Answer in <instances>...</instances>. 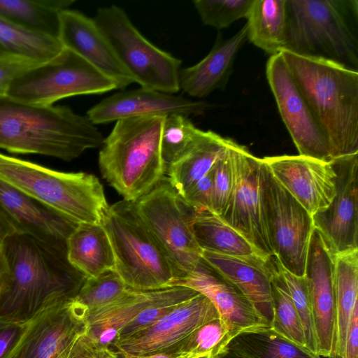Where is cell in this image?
Listing matches in <instances>:
<instances>
[{"mask_svg":"<svg viewBox=\"0 0 358 358\" xmlns=\"http://www.w3.org/2000/svg\"><path fill=\"white\" fill-rule=\"evenodd\" d=\"M85 279L69 262L67 243L15 232L0 248V319L28 322L74 299Z\"/></svg>","mask_w":358,"mask_h":358,"instance_id":"1","label":"cell"},{"mask_svg":"<svg viewBox=\"0 0 358 358\" xmlns=\"http://www.w3.org/2000/svg\"><path fill=\"white\" fill-rule=\"evenodd\" d=\"M101 132L67 106L29 103L0 96V148L71 161L101 146Z\"/></svg>","mask_w":358,"mask_h":358,"instance_id":"2","label":"cell"},{"mask_svg":"<svg viewBox=\"0 0 358 358\" xmlns=\"http://www.w3.org/2000/svg\"><path fill=\"white\" fill-rule=\"evenodd\" d=\"M323 132L332 160L358 153V71L339 63L281 52Z\"/></svg>","mask_w":358,"mask_h":358,"instance_id":"3","label":"cell"},{"mask_svg":"<svg viewBox=\"0 0 358 358\" xmlns=\"http://www.w3.org/2000/svg\"><path fill=\"white\" fill-rule=\"evenodd\" d=\"M165 117L116 121L99 154L102 177L124 200L135 201L166 174L161 154Z\"/></svg>","mask_w":358,"mask_h":358,"instance_id":"4","label":"cell"},{"mask_svg":"<svg viewBox=\"0 0 358 358\" xmlns=\"http://www.w3.org/2000/svg\"><path fill=\"white\" fill-rule=\"evenodd\" d=\"M283 50L358 71V1L287 0Z\"/></svg>","mask_w":358,"mask_h":358,"instance_id":"5","label":"cell"},{"mask_svg":"<svg viewBox=\"0 0 358 358\" xmlns=\"http://www.w3.org/2000/svg\"><path fill=\"white\" fill-rule=\"evenodd\" d=\"M0 179L78 224H101L109 206L92 174L59 171L0 152Z\"/></svg>","mask_w":358,"mask_h":358,"instance_id":"6","label":"cell"},{"mask_svg":"<svg viewBox=\"0 0 358 358\" xmlns=\"http://www.w3.org/2000/svg\"><path fill=\"white\" fill-rule=\"evenodd\" d=\"M101 224L112 246L115 271L128 287L150 290L170 287L175 278L172 266L135 201L123 199L109 206Z\"/></svg>","mask_w":358,"mask_h":358,"instance_id":"7","label":"cell"},{"mask_svg":"<svg viewBox=\"0 0 358 358\" xmlns=\"http://www.w3.org/2000/svg\"><path fill=\"white\" fill-rule=\"evenodd\" d=\"M93 20L135 83L169 94L180 90L181 60L147 40L122 8H100Z\"/></svg>","mask_w":358,"mask_h":358,"instance_id":"8","label":"cell"},{"mask_svg":"<svg viewBox=\"0 0 358 358\" xmlns=\"http://www.w3.org/2000/svg\"><path fill=\"white\" fill-rule=\"evenodd\" d=\"M135 203L140 216L169 260L175 275L173 282L186 276L202 258L203 251L193 232L196 210L166 176Z\"/></svg>","mask_w":358,"mask_h":358,"instance_id":"9","label":"cell"},{"mask_svg":"<svg viewBox=\"0 0 358 358\" xmlns=\"http://www.w3.org/2000/svg\"><path fill=\"white\" fill-rule=\"evenodd\" d=\"M117 89L114 82L69 49L36 64L12 83L7 96L20 101L51 106L69 96Z\"/></svg>","mask_w":358,"mask_h":358,"instance_id":"10","label":"cell"},{"mask_svg":"<svg viewBox=\"0 0 358 358\" xmlns=\"http://www.w3.org/2000/svg\"><path fill=\"white\" fill-rule=\"evenodd\" d=\"M263 201L273 255L284 268L303 276L310 239L315 228L312 215L279 184L266 165Z\"/></svg>","mask_w":358,"mask_h":358,"instance_id":"11","label":"cell"},{"mask_svg":"<svg viewBox=\"0 0 358 358\" xmlns=\"http://www.w3.org/2000/svg\"><path fill=\"white\" fill-rule=\"evenodd\" d=\"M233 185L219 215L265 258L273 255L264 215L263 185L266 164L246 147L236 143L231 148Z\"/></svg>","mask_w":358,"mask_h":358,"instance_id":"12","label":"cell"},{"mask_svg":"<svg viewBox=\"0 0 358 358\" xmlns=\"http://www.w3.org/2000/svg\"><path fill=\"white\" fill-rule=\"evenodd\" d=\"M266 75L281 118L299 155L331 162L329 145L281 52L269 57Z\"/></svg>","mask_w":358,"mask_h":358,"instance_id":"13","label":"cell"},{"mask_svg":"<svg viewBox=\"0 0 358 358\" xmlns=\"http://www.w3.org/2000/svg\"><path fill=\"white\" fill-rule=\"evenodd\" d=\"M335 256L323 236L314 228L303 276L312 306L317 354L328 358H337Z\"/></svg>","mask_w":358,"mask_h":358,"instance_id":"14","label":"cell"},{"mask_svg":"<svg viewBox=\"0 0 358 358\" xmlns=\"http://www.w3.org/2000/svg\"><path fill=\"white\" fill-rule=\"evenodd\" d=\"M87 309L73 299L35 316L6 358H60L87 331Z\"/></svg>","mask_w":358,"mask_h":358,"instance_id":"15","label":"cell"},{"mask_svg":"<svg viewBox=\"0 0 358 358\" xmlns=\"http://www.w3.org/2000/svg\"><path fill=\"white\" fill-rule=\"evenodd\" d=\"M218 317L213 303L199 294L150 327L116 342L111 348L119 355L132 356L171 353L195 329Z\"/></svg>","mask_w":358,"mask_h":358,"instance_id":"16","label":"cell"},{"mask_svg":"<svg viewBox=\"0 0 358 358\" xmlns=\"http://www.w3.org/2000/svg\"><path fill=\"white\" fill-rule=\"evenodd\" d=\"M337 176L336 194L324 210L314 214V227L335 255L358 249V153L331 162Z\"/></svg>","mask_w":358,"mask_h":358,"instance_id":"17","label":"cell"},{"mask_svg":"<svg viewBox=\"0 0 358 358\" xmlns=\"http://www.w3.org/2000/svg\"><path fill=\"white\" fill-rule=\"evenodd\" d=\"M273 178L312 216L325 209L336 189V173L331 162L301 155L262 158Z\"/></svg>","mask_w":358,"mask_h":358,"instance_id":"18","label":"cell"},{"mask_svg":"<svg viewBox=\"0 0 358 358\" xmlns=\"http://www.w3.org/2000/svg\"><path fill=\"white\" fill-rule=\"evenodd\" d=\"M210 105L182 96L140 87L122 90L102 99L87 112L94 124L122 119L180 114L187 117L203 115Z\"/></svg>","mask_w":358,"mask_h":358,"instance_id":"19","label":"cell"},{"mask_svg":"<svg viewBox=\"0 0 358 358\" xmlns=\"http://www.w3.org/2000/svg\"><path fill=\"white\" fill-rule=\"evenodd\" d=\"M171 286L189 287L206 296L234 336L244 330L271 327L241 291L203 258Z\"/></svg>","mask_w":358,"mask_h":358,"instance_id":"20","label":"cell"},{"mask_svg":"<svg viewBox=\"0 0 358 358\" xmlns=\"http://www.w3.org/2000/svg\"><path fill=\"white\" fill-rule=\"evenodd\" d=\"M199 294L182 286L150 290L129 288L113 302L87 312L85 334L97 343L112 348L120 331L143 310L169 300H189Z\"/></svg>","mask_w":358,"mask_h":358,"instance_id":"21","label":"cell"},{"mask_svg":"<svg viewBox=\"0 0 358 358\" xmlns=\"http://www.w3.org/2000/svg\"><path fill=\"white\" fill-rule=\"evenodd\" d=\"M58 38L64 48L111 79L117 89L123 90L135 83L93 19L77 10H64L59 15Z\"/></svg>","mask_w":358,"mask_h":358,"instance_id":"22","label":"cell"},{"mask_svg":"<svg viewBox=\"0 0 358 358\" xmlns=\"http://www.w3.org/2000/svg\"><path fill=\"white\" fill-rule=\"evenodd\" d=\"M0 215L15 232L66 243L78 224L0 179Z\"/></svg>","mask_w":358,"mask_h":358,"instance_id":"23","label":"cell"},{"mask_svg":"<svg viewBox=\"0 0 358 358\" xmlns=\"http://www.w3.org/2000/svg\"><path fill=\"white\" fill-rule=\"evenodd\" d=\"M247 40V24L229 38L222 39L219 34L213 48L203 59L180 70V90L196 98H203L217 90H224L232 72L235 58Z\"/></svg>","mask_w":358,"mask_h":358,"instance_id":"24","label":"cell"},{"mask_svg":"<svg viewBox=\"0 0 358 358\" xmlns=\"http://www.w3.org/2000/svg\"><path fill=\"white\" fill-rule=\"evenodd\" d=\"M202 258L236 285L271 324L273 318L268 259H245L203 251Z\"/></svg>","mask_w":358,"mask_h":358,"instance_id":"25","label":"cell"},{"mask_svg":"<svg viewBox=\"0 0 358 358\" xmlns=\"http://www.w3.org/2000/svg\"><path fill=\"white\" fill-rule=\"evenodd\" d=\"M233 141L214 131L201 130L192 144L166 171L173 188L182 196L211 170Z\"/></svg>","mask_w":358,"mask_h":358,"instance_id":"26","label":"cell"},{"mask_svg":"<svg viewBox=\"0 0 358 358\" xmlns=\"http://www.w3.org/2000/svg\"><path fill=\"white\" fill-rule=\"evenodd\" d=\"M67 257L86 278L115 270L112 246L101 224H78L68 238Z\"/></svg>","mask_w":358,"mask_h":358,"instance_id":"27","label":"cell"},{"mask_svg":"<svg viewBox=\"0 0 358 358\" xmlns=\"http://www.w3.org/2000/svg\"><path fill=\"white\" fill-rule=\"evenodd\" d=\"M193 232L202 251L245 259H268L212 210H196Z\"/></svg>","mask_w":358,"mask_h":358,"instance_id":"28","label":"cell"},{"mask_svg":"<svg viewBox=\"0 0 358 358\" xmlns=\"http://www.w3.org/2000/svg\"><path fill=\"white\" fill-rule=\"evenodd\" d=\"M224 350L242 358H321L271 327L242 331L229 341Z\"/></svg>","mask_w":358,"mask_h":358,"instance_id":"29","label":"cell"},{"mask_svg":"<svg viewBox=\"0 0 358 358\" xmlns=\"http://www.w3.org/2000/svg\"><path fill=\"white\" fill-rule=\"evenodd\" d=\"M246 18L251 43L271 56L284 50L287 0H253Z\"/></svg>","mask_w":358,"mask_h":358,"instance_id":"30","label":"cell"},{"mask_svg":"<svg viewBox=\"0 0 358 358\" xmlns=\"http://www.w3.org/2000/svg\"><path fill=\"white\" fill-rule=\"evenodd\" d=\"M64 48L58 38L36 31L0 17V57L47 62Z\"/></svg>","mask_w":358,"mask_h":358,"instance_id":"31","label":"cell"},{"mask_svg":"<svg viewBox=\"0 0 358 358\" xmlns=\"http://www.w3.org/2000/svg\"><path fill=\"white\" fill-rule=\"evenodd\" d=\"M337 358H342L350 317L358 306V249L335 256Z\"/></svg>","mask_w":358,"mask_h":358,"instance_id":"32","label":"cell"},{"mask_svg":"<svg viewBox=\"0 0 358 358\" xmlns=\"http://www.w3.org/2000/svg\"><path fill=\"white\" fill-rule=\"evenodd\" d=\"M73 0H0V17L58 38L59 15Z\"/></svg>","mask_w":358,"mask_h":358,"instance_id":"33","label":"cell"},{"mask_svg":"<svg viewBox=\"0 0 358 358\" xmlns=\"http://www.w3.org/2000/svg\"><path fill=\"white\" fill-rule=\"evenodd\" d=\"M268 262L271 271L273 318L271 327L287 339L306 348L303 329L279 270L277 259L274 255L271 256Z\"/></svg>","mask_w":358,"mask_h":358,"instance_id":"34","label":"cell"},{"mask_svg":"<svg viewBox=\"0 0 358 358\" xmlns=\"http://www.w3.org/2000/svg\"><path fill=\"white\" fill-rule=\"evenodd\" d=\"M234 336L228 325L218 317L195 329L176 346L173 352L215 358L224 350Z\"/></svg>","mask_w":358,"mask_h":358,"instance_id":"35","label":"cell"},{"mask_svg":"<svg viewBox=\"0 0 358 358\" xmlns=\"http://www.w3.org/2000/svg\"><path fill=\"white\" fill-rule=\"evenodd\" d=\"M201 130L188 117L173 114L165 117L161 134V154L166 171L192 144Z\"/></svg>","mask_w":358,"mask_h":358,"instance_id":"36","label":"cell"},{"mask_svg":"<svg viewBox=\"0 0 358 358\" xmlns=\"http://www.w3.org/2000/svg\"><path fill=\"white\" fill-rule=\"evenodd\" d=\"M129 288L115 270H110L87 278L74 299L88 312L113 302Z\"/></svg>","mask_w":358,"mask_h":358,"instance_id":"37","label":"cell"},{"mask_svg":"<svg viewBox=\"0 0 358 358\" xmlns=\"http://www.w3.org/2000/svg\"><path fill=\"white\" fill-rule=\"evenodd\" d=\"M277 263L299 317L303 329L306 348L311 352L317 354L313 310L306 279L304 276L296 275L284 268L278 259Z\"/></svg>","mask_w":358,"mask_h":358,"instance_id":"38","label":"cell"},{"mask_svg":"<svg viewBox=\"0 0 358 358\" xmlns=\"http://www.w3.org/2000/svg\"><path fill=\"white\" fill-rule=\"evenodd\" d=\"M253 0H195L193 1L203 24L225 29L246 18Z\"/></svg>","mask_w":358,"mask_h":358,"instance_id":"39","label":"cell"},{"mask_svg":"<svg viewBox=\"0 0 358 358\" xmlns=\"http://www.w3.org/2000/svg\"><path fill=\"white\" fill-rule=\"evenodd\" d=\"M215 164L213 171V211L220 215L230 195L233 185L231 146Z\"/></svg>","mask_w":358,"mask_h":358,"instance_id":"40","label":"cell"},{"mask_svg":"<svg viewBox=\"0 0 358 358\" xmlns=\"http://www.w3.org/2000/svg\"><path fill=\"white\" fill-rule=\"evenodd\" d=\"M187 301L188 300H169L146 308L120 331L115 343L150 327L171 313L178 305Z\"/></svg>","mask_w":358,"mask_h":358,"instance_id":"41","label":"cell"},{"mask_svg":"<svg viewBox=\"0 0 358 358\" xmlns=\"http://www.w3.org/2000/svg\"><path fill=\"white\" fill-rule=\"evenodd\" d=\"M195 210L208 209L213 211V171L189 187L182 196Z\"/></svg>","mask_w":358,"mask_h":358,"instance_id":"42","label":"cell"},{"mask_svg":"<svg viewBox=\"0 0 358 358\" xmlns=\"http://www.w3.org/2000/svg\"><path fill=\"white\" fill-rule=\"evenodd\" d=\"M36 65L12 57H0V96L7 95L10 85L19 76Z\"/></svg>","mask_w":358,"mask_h":358,"instance_id":"43","label":"cell"},{"mask_svg":"<svg viewBox=\"0 0 358 358\" xmlns=\"http://www.w3.org/2000/svg\"><path fill=\"white\" fill-rule=\"evenodd\" d=\"M28 322L0 319V358H6L17 346Z\"/></svg>","mask_w":358,"mask_h":358,"instance_id":"44","label":"cell"},{"mask_svg":"<svg viewBox=\"0 0 358 358\" xmlns=\"http://www.w3.org/2000/svg\"><path fill=\"white\" fill-rule=\"evenodd\" d=\"M69 358H119V355L111 348L97 343L84 334L74 344Z\"/></svg>","mask_w":358,"mask_h":358,"instance_id":"45","label":"cell"},{"mask_svg":"<svg viewBox=\"0 0 358 358\" xmlns=\"http://www.w3.org/2000/svg\"><path fill=\"white\" fill-rule=\"evenodd\" d=\"M342 358H358V306L349 322Z\"/></svg>","mask_w":358,"mask_h":358,"instance_id":"46","label":"cell"},{"mask_svg":"<svg viewBox=\"0 0 358 358\" xmlns=\"http://www.w3.org/2000/svg\"><path fill=\"white\" fill-rule=\"evenodd\" d=\"M119 358H210L207 356L199 357L185 353H159L145 356H132L128 355H119Z\"/></svg>","mask_w":358,"mask_h":358,"instance_id":"47","label":"cell"},{"mask_svg":"<svg viewBox=\"0 0 358 358\" xmlns=\"http://www.w3.org/2000/svg\"><path fill=\"white\" fill-rule=\"evenodd\" d=\"M15 231L9 223L0 215V248L4 239Z\"/></svg>","mask_w":358,"mask_h":358,"instance_id":"48","label":"cell"},{"mask_svg":"<svg viewBox=\"0 0 358 358\" xmlns=\"http://www.w3.org/2000/svg\"><path fill=\"white\" fill-rule=\"evenodd\" d=\"M215 358H242L237 355L224 350Z\"/></svg>","mask_w":358,"mask_h":358,"instance_id":"49","label":"cell"},{"mask_svg":"<svg viewBox=\"0 0 358 358\" xmlns=\"http://www.w3.org/2000/svg\"><path fill=\"white\" fill-rule=\"evenodd\" d=\"M71 350H72V349H71ZM71 350L69 352H66V354H64V355L63 356H62L60 358H69V355H70V353H71Z\"/></svg>","mask_w":358,"mask_h":358,"instance_id":"50","label":"cell"}]
</instances>
